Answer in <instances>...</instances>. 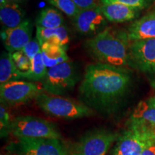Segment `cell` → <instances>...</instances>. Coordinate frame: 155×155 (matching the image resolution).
I'll use <instances>...</instances> for the list:
<instances>
[{
    "instance_id": "obj_16",
    "label": "cell",
    "mask_w": 155,
    "mask_h": 155,
    "mask_svg": "<svg viewBox=\"0 0 155 155\" xmlns=\"http://www.w3.org/2000/svg\"><path fill=\"white\" fill-rule=\"evenodd\" d=\"M36 38L40 45L49 42L66 48L70 42L68 30L64 25L53 29L36 28Z\"/></svg>"
},
{
    "instance_id": "obj_12",
    "label": "cell",
    "mask_w": 155,
    "mask_h": 155,
    "mask_svg": "<svg viewBox=\"0 0 155 155\" xmlns=\"http://www.w3.org/2000/svg\"><path fill=\"white\" fill-rule=\"evenodd\" d=\"M22 155H68L59 139L19 138Z\"/></svg>"
},
{
    "instance_id": "obj_30",
    "label": "cell",
    "mask_w": 155,
    "mask_h": 155,
    "mask_svg": "<svg viewBox=\"0 0 155 155\" xmlns=\"http://www.w3.org/2000/svg\"><path fill=\"white\" fill-rule=\"evenodd\" d=\"M11 1H16V0H11Z\"/></svg>"
},
{
    "instance_id": "obj_6",
    "label": "cell",
    "mask_w": 155,
    "mask_h": 155,
    "mask_svg": "<svg viewBox=\"0 0 155 155\" xmlns=\"http://www.w3.org/2000/svg\"><path fill=\"white\" fill-rule=\"evenodd\" d=\"M155 133L129 123V127L119 138L113 155H141Z\"/></svg>"
},
{
    "instance_id": "obj_29",
    "label": "cell",
    "mask_w": 155,
    "mask_h": 155,
    "mask_svg": "<svg viewBox=\"0 0 155 155\" xmlns=\"http://www.w3.org/2000/svg\"><path fill=\"white\" fill-rule=\"evenodd\" d=\"M9 2V0H0V6H3Z\"/></svg>"
},
{
    "instance_id": "obj_10",
    "label": "cell",
    "mask_w": 155,
    "mask_h": 155,
    "mask_svg": "<svg viewBox=\"0 0 155 155\" xmlns=\"http://www.w3.org/2000/svg\"><path fill=\"white\" fill-rule=\"evenodd\" d=\"M75 30L84 36L94 37L107 28V19L100 7L81 9L73 19Z\"/></svg>"
},
{
    "instance_id": "obj_22",
    "label": "cell",
    "mask_w": 155,
    "mask_h": 155,
    "mask_svg": "<svg viewBox=\"0 0 155 155\" xmlns=\"http://www.w3.org/2000/svg\"><path fill=\"white\" fill-rule=\"evenodd\" d=\"M60 12L64 13L68 17L73 19L78 14L81 9L72 0H46Z\"/></svg>"
},
{
    "instance_id": "obj_28",
    "label": "cell",
    "mask_w": 155,
    "mask_h": 155,
    "mask_svg": "<svg viewBox=\"0 0 155 155\" xmlns=\"http://www.w3.org/2000/svg\"><path fill=\"white\" fill-rule=\"evenodd\" d=\"M141 155H155V137L145 147Z\"/></svg>"
},
{
    "instance_id": "obj_24",
    "label": "cell",
    "mask_w": 155,
    "mask_h": 155,
    "mask_svg": "<svg viewBox=\"0 0 155 155\" xmlns=\"http://www.w3.org/2000/svg\"><path fill=\"white\" fill-rule=\"evenodd\" d=\"M101 3L116 2L127 5L128 7L142 10L150 7L153 0H101Z\"/></svg>"
},
{
    "instance_id": "obj_9",
    "label": "cell",
    "mask_w": 155,
    "mask_h": 155,
    "mask_svg": "<svg viewBox=\"0 0 155 155\" xmlns=\"http://www.w3.org/2000/svg\"><path fill=\"white\" fill-rule=\"evenodd\" d=\"M130 67L155 79V39L131 42Z\"/></svg>"
},
{
    "instance_id": "obj_13",
    "label": "cell",
    "mask_w": 155,
    "mask_h": 155,
    "mask_svg": "<svg viewBox=\"0 0 155 155\" xmlns=\"http://www.w3.org/2000/svg\"><path fill=\"white\" fill-rule=\"evenodd\" d=\"M100 8L107 21L115 24L136 19L139 17L141 11L138 9L116 2L101 3Z\"/></svg>"
},
{
    "instance_id": "obj_1",
    "label": "cell",
    "mask_w": 155,
    "mask_h": 155,
    "mask_svg": "<svg viewBox=\"0 0 155 155\" xmlns=\"http://www.w3.org/2000/svg\"><path fill=\"white\" fill-rule=\"evenodd\" d=\"M131 77L127 68L95 63L87 65L79 86L82 101L91 109L111 114L129 91Z\"/></svg>"
},
{
    "instance_id": "obj_23",
    "label": "cell",
    "mask_w": 155,
    "mask_h": 155,
    "mask_svg": "<svg viewBox=\"0 0 155 155\" xmlns=\"http://www.w3.org/2000/svg\"><path fill=\"white\" fill-rule=\"evenodd\" d=\"M11 55L15 66L19 71L25 72L30 69L31 60L23 53L22 50L12 53Z\"/></svg>"
},
{
    "instance_id": "obj_8",
    "label": "cell",
    "mask_w": 155,
    "mask_h": 155,
    "mask_svg": "<svg viewBox=\"0 0 155 155\" xmlns=\"http://www.w3.org/2000/svg\"><path fill=\"white\" fill-rule=\"evenodd\" d=\"M117 137L104 129L91 131L75 144L71 155H106Z\"/></svg>"
},
{
    "instance_id": "obj_27",
    "label": "cell",
    "mask_w": 155,
    "mask_h": 155,
    "mask_svg": "<svg viewBox=\"0 0 155 155\" xmlns=\"http://www.w3.org/2000/svg\"><path fill=\"white\" fill-rule=\"evenodd\" d=\"M81 9L98 7L101 5V0H72Z\"/></svg>"
},
{
    "instance_id": "obj_19",
    "label": "cell",
    "mask_w": 155,
    "mask_h": 155,
    "mask_svg": "<svg viewBox=\"0 0 155 155\" xmlns=\"http://www.w3.org/2000/svg\"><path fill=\"white\" fill-rule=\"evenodd\" d=\"M64 17L58 9L53 7L44 8L36 19V28H58L63 26Z\"/></svg>"
},
{
    "instance_id": "obj_17",
    "label": "cell",
    "mask_w": 155,
    "mask_h": 155,
    "mask_svg": "<svg viewBox=\"0 0 155 155\" xmlns=\"http://www.w3.org/2000/svg\"><path fill=\"white\" fill-rule=\"evenodd\" d=\"M40 45L42 61L48 68L70 61L65 47L49 42H44Z\"/></svg>"
},
{
    "instance_id": "obj_18",
    "label": "cell",
    "mask_w": 155,
    "mask_h": 155,
    "mask_svg": "<svg viewBox=\"0 0 155 155\" xmlns=\"http://www.w3.org/2000/svg\"><path fill=\"white\" fill-rule=\"evenodd\" d=\"M25 12L18 5L9 2L0 6V20L3 29L15 28L25 21Z\"/></svg>"
},
{
    "instance_id": "obj_14",
    "label": "cell",
    "mask_w": 155,
    "mask_h": 155,
    "mask_svg": "<svg viewBox=\"0 0 155 155\" xmlns=\"http://www.w3.org/2000/svg\"><path fill=\"white\" fill-rule=\"evenodd\" d=\"M129 123L155 133V97L139 103L134 110Z\"/></svg>"
},
{
    "instance_id": "obj_20",
    "label": "cell",
    "mask_w": 155,
    "mask_h": 155,
    "mask_svg": "<svg viewBox=\"0 0 155 155\" xmlns=\"http://www.w3.org/2000/svg\"><path fill=\"white\" fill-rule=\"evenodd\" d=\"M20 72L15 66L11 53L4 51L0 58V86L22 79Z\"/></svg>"
},
{
    "instance_id": "obj_11",
    "label": "cell",
    "mask_w": 155,
    "mask_h": 155,
    "mask_svg": "<svg viewBox=\"0 0 155 155\" xmlns=\"http://www.w3.org/2000/svg\"><path fill=\"white\" fill-rule=\"evenodd\" d=\"M33 23L29 19L15 28L3 29L1 38L4 46L9 53L20 51L32 40Z\"/></svg>"
},
{
    "instance_id": "obj_7",
    "label": "cell",
    "mask_w": 155,
    "mask_h": 155,
    "mask_svg": "<svg viewBox=\"0 0 155 155\" xmlns=\"http://www.w3.org/2000/svg\"><path fill=\"white\" fill-rule=\"evenodd\" d=\"M42 90L33 82L23 81H11L0 86L1 103L5 105L18 106L35 99Z\"/></svg>"
},
{
    "instance_id": "obj_26",
    "label": "cell",
    "mask_w": 155,
    "mask_h": 155,
    "mask_svg": "<svg viewBox=\"0 0 155 155\" xmlns=\"http://www.w3.org/2000/svg\"><path fill=\"white\" fill-rule=\"evenodd\" d=\"M10 119H9V114L7 111L5 105L1 103L0 106V123H1V132H5L6 129L9 130V126L11 124Z\"/></svg>"
},
{
    "instance_id": "obj_25",
    "label": "cell",
    "mask_w": 155,
    "mask_h": 155,
    "mask_svg": "<svg viewBox=\"0 0 155 155\" xmlns=\"http://www.w3.org/2000/svg\"><path fill=\"white\" fill-rule=\"evenodd\" d=\"M22 51L26 55L30 60H32L41 51V45L38 38H34L26 45Z\"/></svg>"
},
{
    "instance_id": "obj_21",
    "label": "cell",
    "mask_w": 155,
    "mask_h": 155,
    "mask_svg": "<svg viewBox=\"0 0 155 155\" xmlns=\"http://www.w3.org/2000/svg\"><path fill=\"white\" fill-rule=\"evenodd\" d=\"M48 68L42 61L41 51L33 59L31 60L30 69L25 72H20L22 79L42 82L47 75Z\"/></svg>"
},
{
    "instance_id": "obj_2",
    "label": "cell",
    "mask_w": 155,
    "mask_h": 155,
    "mask_svg": "<svg viewBox=\"0 0 155 155\" xmlns=\"http://www.w3.org/2000/svg\"><path fill=\"white\" fill-rule=\"evenodd\" d=\"M130 45L127 31L106 28L88 39L84 48L96 63L127 68L130 67Z\"/></svg>"
},
{
    "instance_id": "obj_4",
    "label": "cell",
    "mask_w": 155,
    "mask_h": 155,
    "mask_svg": "<svg viewBox=\"0 0 155 155\" xmlns=\"http://www.w3.org/2000/svg\"><path fill=\"white\" fill-rule=\"evenodd\" d=\"M79 80L80 72L77 64L68 61L48 68L41 83L42 89L48 94L61 96L73 90Z\"/></svg>"
},
{
    "instance_id": "obj_15",
    "label": "cell",
    "mask_w": 155,
    "mask_h": 155,
    "mask_svg": "<svg viewBox=\"0 0 155 155\" xmlns=\"http://www.w3.org/2000/svg\"><path fill=\"white\" fill-rule=\"evenodd\" d=\"M127 32L131 42L155 39V10L136 19L129 25Z\"/></svg>"
},
{
    "instance_id": "obj_3",
    "label": "cell",
    "mask_w": 155,
    "mask_h": 155,
    "mask_svg": "<svg viewBox=\"0 0 155 155\" xmlns=\"http://www.w3.org/2000/svg\"><path fill=\"white\" fill-rule=\"evenodd\" d=\"M35 101L42 111L50 116L63 119H78L91 116L94 111L86 104L42 92Z\"/></svg>"
},
{
    "instance_id": "obj_5",
    "label": "cell",
    "mask_w": 155,
    "mask_h": 155,
    "mask_svg": "<svg viewBox=\"0 0 155 155\" xmlns=\"http://www.w3.org/2000/svg\"><path fill=\"white\" fill-rule=\"evenodd\" d=\"M9 131L18 138L60 139L55 126L46 120L34 116H18L12 120Z\"/></svg>"
}]
</instances>
